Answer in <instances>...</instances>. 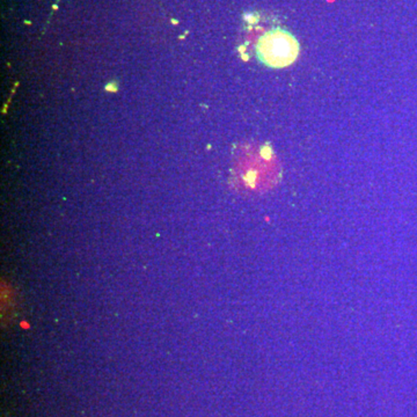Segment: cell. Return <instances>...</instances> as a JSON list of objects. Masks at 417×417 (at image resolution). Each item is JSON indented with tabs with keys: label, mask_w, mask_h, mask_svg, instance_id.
<instances>
[{
	"label": "cell",
	"mask_w": 417,
	"mask_h": 417,
	"mask_svg": "<svg viewBox=\"0 0 417 417\" xmlns=\"http://www.w3.org/2000/svg\"><path fill=\"white\" fill-rule=\"evenodd\" d=\"M300 46L294 34L275 27L264 33L256 43V56L265 66L283 68L297 60Z\"/></svg>",
	"instance_id": "obj_1"
}]
</instances>
